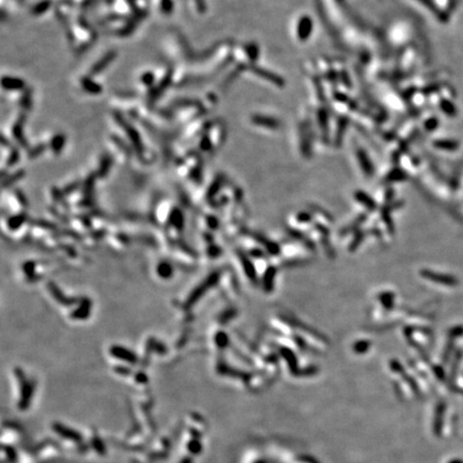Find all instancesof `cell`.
I'll use <instances>...</instances> for the list:
<instances>
[{"instance_id": "3", "label": "cell", "mask_w": 463, "mask_h": 463, "mask_svg": "<svg viewBox=\"0 0 463 463\" xmlns=\"http://www.w3.org/2000/svg\"><path fill=\"white\" fill-rule=\"evenodd\" d=\"M253 121L256 123V125L263 126V127H267V128H278L280 126V123L277 121L276 119H273L270 117H265V116H254L253 117Z\"/></svg>"}, {"instance_id": "4", "label": "cell", "mask_w": 463, "mask_h": 463, "mask_svg": "<svg viewBox=\"0 0 463 463\" xmlns=\"http://www.w3.org/2000/svg\"><path fill=\"white\" fill-rule=\"evenodd\" d=\"M187 449L191 455H194V456L200 455L203 449V446H202V443L200 442V440L199 439L190 440L187 444Z\"/></svg>"}, {"instance_id": "1", "label": "cell", "mask_w": 463, "mask_h": 463, "mask_svg": "<svg viewBox=\"0 0 463 463\" xmlns=\"http://www.w3.org/2000/svg\"><path fill=\"white\" fill-rule=\"evenodd\" d=\"M53 430L54 432L57 433L59 437L64 438L66 440H69V441L75 442V443H81L83 441V436L80 432L64 425V423H61V422H54Z\"/></svg>"}, {"instance_id": "2", "label": "cell", "mask_w": 463, "mask_h": 463, "mask_svg": "<svg viewBox=\"0 0 463 463\" xmlns=\"http://www.w3.org/2000/svg\"><path fill=\"white\" fill-rule=\"evenodd\" d=\"M312 21L308 16H303L301 20H299L298 22V27H297V35L298 38L301 40L304 41L310 37L312 32Z\"/></svg>"}, {"instance_id": "6", "label": "cell", "mask_w": 463, "mask_h": 463, "mask_svg": "<svg viewBox=\"0 0 463 463\" xmlns=\"http://www.w3.org/2000/svg\"><path fill=\"white\" fill-rule=\"evenodd\" d=\"M180 463H193V459L191 457H185V458L180 461Z\"/></svg>"}, {"instance_id": "5", "label": "cell", "mask_w": 463, "mask_h": 463, "mask_svg": "<svg viewBox=\"0 0 463 463\" xmlns=\"http://www.w3.org/2000/svg\"><path fill=\"white\" fill-rule=\"evenodd\" d=\"M92 445H93V449L97 451V453L100 455V456H104L105 453H106V450H105V446L103 444V441L102 440H101L97 434H93V440H92Z\"/></svg>"}]
</instances>
